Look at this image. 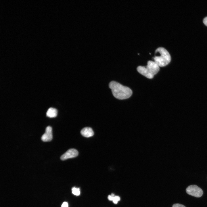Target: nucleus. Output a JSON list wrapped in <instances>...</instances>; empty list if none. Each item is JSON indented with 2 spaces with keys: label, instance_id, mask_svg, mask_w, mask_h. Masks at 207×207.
<instances>
[{
  "label": "nucleus",
  "instance_id": "0eeeda50",
  "mask_svg": "<svg viewBox=\"0 0 207 207\" xmlns=\"http://www.w3.org/2000/svg\"><path fill=\"white\" fill-rule=\"evenodd\" d=\"M81 134L84 137H89L94 135V132L92 129L89 127H85L83 128L80 131Z\"/></svg>",
  "mask_w": 207,
  "mask_h": 207
},
{
  "label": "nucleus",
  "instance_id": "f8f14e48",
  "mask_svg": "<svg viewBox=\"0 0 207 207\" xmlns=\"http://www.w3.org/2000/svg\"><path fill=\"white\" fill-rule=\"evenodd\" d=\"M203 22L204 24L207 26V17H205L203 20Z\"/></svg>",
  "mask_w": 207,
  "mask_h": 207
},
{
  "label": "nucleus",
  "instance_id": "ddd939ff",
  "mask_svg": "<svg viewBox=\"0 0 207 207\" xmlns=\"http://www.w3.org/2000/svg\"><path fill=\"white\" fill-rule=\"evenodd\" d=\"M68 205L67 202H64L62 205V207H68Z\"/></svg>",
  "mask_w": 207,
  "mask_h": 207
},
{
  "label": "nucleus",
  "instance_id": "6e6552de",
  "mask_svg": "<svg viewBox=\"0 0 207 207\" xmlns=\"http://www.w3.org/2000/svg\"><path fill=\"white\" fill-rule=\"evenodd\" d=\"M57 109L53 108H50L47 112L46 115L50 118H54L57 116Z\"/></svg>",
  "mask_w": 207,
  "mask_h": 207
},
{
  "label": "nucleus",
  "instance_id": "20e7f679",
  "mask_svg": "<svg viewBox=\"0 0 207 207\" xmlns=\"http://www.w3.org/2000/svg\"><path fill=\"white\" fill-rule=\"evenodd\" d=\"M186 191L188 194L198 198L201 197L203 194L202 189L195 185L189 186L186 188Z\"/></svg>",
  "mask_w": 207,
  "mask_h": 207
},
{
  "label": "nucleus",
  "instance_id": "f03ea898",
  "mask_svg": "<svg viewBox=\"0 0 207 207\" xmlns=\"http://www.w3.org/2000/svg\"><path fill=\"white\" fill-rule=\"evenodd\" d=\"M159 67L154 61L149 60L146 66H139L137 68V70L146 78L151 79L158 72Z\"/></svg>",
  "mask_w": 207,
  "mask_h": 207
},
{
  "label": "nucleus",
  "instance_id": "423d86ee",
  "mask_svg": "<svg viewBox=\"0 0 207 207\" xmlns=\"http://www.w3.org/2000/svg\"><path fill=\"white\" fill-rule=\"evenodd\" d=\"M52 139V129L51 126H47L46 128L45 133L42 135L41 139L44 142L49 141Z\"/></svg>",
  "mask_w": 207,
  "mask_h": 207
},
{
  "label": "nucleus",
  "instance_id": "9b49d317",
  "mask_svg": "<svg viewBox=\"0 0 207 207\" xmlns=\"http://www.w3.org/2000/svg\"><path fill=\"white\" fill-rule=\"evenodd\" d=\"M172 207H186L184 205L179 204H174Z\"/></svg>",
  "mask_w": 207,
  "mask_h": 207
},
{
  "label": "nucleus",
  "instance_id": "39448f33",
  "mask_svg": "<svg viewBox=\"0 0 207 207\" xmlns=\"http://www.w3.org/2000/svg\"><path fill=\"white\" fill-rule=\"evenodd\" d=\"M77 150L74 149H70L62 155L60 159L64 160L69 158H73L76 157L78 155Z\"/></svg>",
  "mask_w": 207,
  "mask_h": 207
},
{
  "label": "nucleus",
  "instance_id": "7ed1b4c3",
  "mask_svg": "<svg viewBox=\"0 0 207 207\" xmlns=\"http://www.w3.org/2000/svg\"><path fill=\"white\" fill-rule=\"evenodd\" d=\"M154 62L159 66L168 65L171 61V56L168 51L162 47L158 48L155 50Z\"/></svg>",
  "mask_w": 207,
  "mask_h": 207
},
{
  "label": "nucleus",
  "instance_id": "4468645a",
  "mask_svg": "<svg viewBox=\"0 0 207 207\" xmlns=\"http://www.w3.org/2000/svg\"><path fill=\"white\" fill-rule=\"evenodd\" d=\"M114 197H113L111 195H109L108 196V198L109 200L113 201Z\"/></svg>",
  "mask_w": 207,
  "mask_h": 207
},
{
  "label": "nucleus",
  "instance_id": "1a4fd4ad",
  "mask_svg": "<svg viewBox=\"0 0 207 207\" xmlns=\"http://www.w3.org/2000/svg\"><path fill=\"white\" fill-rule=\"evenodd\" d=\"M72 193L74 195H78L80 194V190L79 188L74 187L72 189Z\"/></svg>",
  "mask_w": 207,
  "mask_h": 207
},
{
  "label": "nucleus",
  "instance_id": "9d476101",
  "mask_svg": "<svg viewBox=\"0 0 207 207\" xmlns=\"http://www.w3.org/2000/svg\"><path fill=\"white\" fill-rule=\"evenodd\" d=\"M120 198L119 196H115L114 197L112 201L114 204H116L120 200Z\"/></svg>",
  "mask_w": 207,
  "mask_h": 207
},
{
  "label": "nucleus",
  "instance_id": "f257e3e1",
  "mask_svg": "<svg viewBox=\"0 0 207 207\" xmlns=\"http://www.w3.org/2000/svg\"><path fill=\"white\" fill-rule=\"evenodd\" d=\"M109 86L113 95L118 99H127L130 97L132 94V91L129 88L116 81H111Z\"/></svg>",
  "mask_w": 207,
  "mask_h": 207
}]
</instances>
